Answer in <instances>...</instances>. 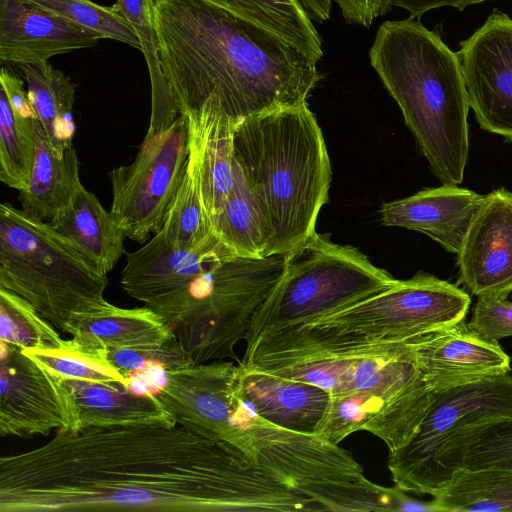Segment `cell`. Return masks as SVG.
<instances>
[{
    "instance_id": "ac0fdd59",
    "label": "cell",
    "mask_w": 512,
    "mask_h": 512,
    "mask_svg": "<svg viewBox=\"0 0 512 512\" xmlns=\"http://www.w3.org/2000/svg\"><path fill=\"white\" fill-rule=\"evenodd\" d=\"M419 373L432 393L470 380L511 372V358L499 344L475 335L465 320L408 339Z\"/></svg>"
},
{
    "instance_id": "30bf717a",
    "label": "cell",
    "mask_w": 512,
    "mask_h": 512,
    "mask_svg": "<svg viewBox=\"0 0 512 512\" xmlns=\"http://www.w3.org/2000/svg\"><path fill=\"white\" fill-rule=\"evenodd\" d=\"M467 291L425 272L311 322L368 340H405L465 320Z\"/></svg>"
},
{
    "instance_id": "ab89813d",
    "label": "cell",
    "mask_w": 512,
    "mask_h": 512,
    "mask_svg": "<svg viewBox=\"0 0 512 512\" xmlns=\"http://www.w3.org/2000/svg\"><path fill=\"white\" fill-rule=\"evenodd\" d=\"M348 23L370 27L379 16L385 15L393 6V0H334Z\"/></svg>"
},
{
    "instance_id": "7402d4cb",
    "label": "cell",
    "mask_w": 512,
    "mask_h": 512,
    "mask_svg": "<svg viewBox=\"0 0 512 512\" xmlns=\"http://www.w3.org/2000/svg\"><path fill=\"white\" fill-rule=\"evenodd\" d=\"M239 365V395L263 420L291 431L316 434L331 399L326 390Z\"/></svg>"
},
{
    "instance_id": "8fae6325",
    "label": "cell",
    "mask_w": 512,
    "mask_h": 512,
    "mask_svg": "<svg viewBox=\"0 0 512 512\" xmlns=\"http://www.w3.org/2000/svg\"><path fill=\"white\" fill-rule=\"evenodd\" d=\"M188 123L180 115L147 134L129 165L109 172L110 212L129 239L143 244L157 234L182 182L188 162Z\"/></svg>"
},
{
    "instance_id": "52a82bcc",
    "label": "cell",
    "mask_w": 512,
    "mask_h": 512,
    "mask_svg": "<svg viewBox=\"0 0 512 512\" xmlns=\"http://www.w3.org/2000/svg\"><path fill=\"white\" fill-rule=\"evenodd\" d=\"M285 255L231 256L198 274L152 310L173 329L194 363L241 361L235 346L285 266Z\"/></svg>"
},
{
    "instance_id": "60d3db41",
    "label": "cell",
    "mask_w": 512,
    "mask_h": 512,
    "mask_svg": "<svg viewBox=\"0 0 512 512\" xmlns=\"http://www.w3.org/2000/svg\"><path fill=\"white\" fill-rule=\"evenodd\" d=\"M0 88L4 90L17 115L26 119H38L28 92L24 88V81L5 67H2L0 72Z\"/></svg>"
},
{
    "instance_id": "4316f807",
    "label": "cell",
    "mask_w": 512,
    "mask_h": 512,
    "mask_svg": "<svg viewBox=\"0 0 512 512\" xmlns=\"http://www.w3.org/2000/svg\"><path fill=\"white\" fill-rule=\"evenodd\" d=\"M68 334L83 345L105 350L161 343L175 335L171 326L148 306L120 308L108 301L77 316Z\"/></svg>"
},
{
    "instance_id": "cb8c5ba5",
    "label": "cell",
    "mask_w": 512,
    "mask_h": 512,
    "mask_svg": "<svg viewBox=\"0 0 512 512\" xmlns=\"http://www.w3.org/2000/svg\"><path fill=\"white\" fill-rule=\"evenodd\" d=\"M455 469L512 471V416L488 417L452 430L435 453V492Z\"/></svg>"
},
{
    "instance_id": "4dcf8cb0",
    "label": "cell",
    "mask_w": 512,
    "mask_h": 512,
    "mask_svg": "<svg viewBox=\"0 0 512 512\" xmlns=\"http://www.w3.org/2000/svg\"><path fill=\"white\" fill-rule=\"evenodd\" d=\"M432 496L435 512H512V471L455 469Z\"/></svg>"
},
{
    "instance_id": "e575fe53",
    "label": "cell",
    "mask_w": 512,
    "mask_h": 512,
    "mask_svg": "<svg viewBox=\"0 0 512 512\" xmlns=\"http://www.w3.org/2000/svg\"><path fill=\"white\" fill-rule=\"evenodd\" d=\"M0 341L23 349L62 348L67 340L26 300L0 288Z\"/></svg>"
},
{
    "instance_id": "7bdbcfd3",
    "label": "cell",
    "mask_w": 512,
    "mask_h": 512,
    "mask_svg": "<svg viewBox=\"0 0 512 512\" xmlns=\"http://www.w3.org/2000/svg\"><path fill=\"white\" fill-rule=\"evenodd\" d=\"M310 18L324 22L329 19L332 0H300Z\"/></svg>"
},
{
    "instance_id": "44dd1931",
    "label": "cell",
    "mask_w": 512,
    "mask_h": 512,
    "mask_svg": "<svg viewBox=\"0 0 512 512\" xmlns=\"http://www.w3.org/2000/svg\"><path fill=\"white\" fill-rule=\"evenodd\" d=\"M188 157L193 162L209 218L223 209L234 183L236 124L221 105L209 100L186 116Z\"/></svg>"
},
{
    "instance_id": "6da1fadb",
    "label": "cell",
    "mask_w": 512,
    "mask_h": 512,
    "mask_svg": "<svg viewBox=\"0 0 512 512\" xmlns=\"http://www.w3.org/2000/svg\"><path fill=\"white\" fill-rule=\"evenodd\" d=\"M313 511L315 503L228 443L174 426L57 431L0 459V512Z\"/></svg>"
},
{
    "instance_id": "9a60e30c",
    "label": "cell",
    "mask_w": 512,
    "mask_h": 512,
    "mask_svg": "<svg viewBox=\"0 0 512 512\" xmlns=\"http://www.w3.org/2000/svg\"><path fill=\"white\" fill-rule=\"evenodd\" d=\"M457 52L479 126L512 141V19L494 9Z\"/></svg>"
},
{
    "instance_id": "836d02e7",
    "label": "cell",
    "mask_w": 512,
    "mask_h": 512,
    "mask_svg": "<svg viewBox=\"0 0 512 512\" xmlns=\"http://www.w3.org/2000/svg\"><path fill=\"white\" fill-rule=\"evenodd\" d=\"M159 232L170 245L185 249L201 244L213 234L198 175L189 157L182 182Z\"/></svg>"
},
{
    "instance_id": "ffe728a7",
    "label": "cell",
    "mask_w": 512,
    "mask_h": 512,
    "mask_svg": "<svg viewBox=\"0 0 512 512\" xmlns=\"http://www.w3.org/2000/svg\"><path fill=\"white\" fill-rule=\"evenodd\" d=\"M483 200L484 195L470 189L443 184L384 203L381 223L424 233L446 251L457 254Z\"/></svg>"
},
{
    "instance_id": "5b68a950",
    "label": "cell",
    "mask_w": 512,
    "mask_h": 512,
    "mask_svg": "<svg viewBox=\"0 0 512 512\" xmlns=\"http://www.w3.org/2000/svg\"><path fill=\"white\" fill-rule=\"evenodd\" d=\"M234 156L271 228L267 256L304 246L317 233L332 180L326 143L307 101L239 122Z\"/></svg>"
},
{
    "instance_id": "603a6c76",
    "label": "cell",
    "mask_w": 512,
    "mask_h": 512,
    "mask_svg": "<svg viewBox=\"0 0 512 512\" xmlns=\"http://www.w3.org/2000/svg\"><path fill=\"white\" fill-rule=\"evenodd\" d=\"M65 380L75 400L77 431L89 427L177 424L152 392H137L118 382Z\"/></svg>"
},
{
    "instance_id": "83f0119b",
    "label": "cell",
    "mask_w": 512,
    "mask_h": 512,
    "mask_svg": "<svg viewBox=\"0 0 512 512\" xmlns=\"http://www.w3.org/2000/svg\"><path fill=\"white\" fill-rule=\"evenodd\" d=\"M210 221L213 233L234 255L268 257L271 228L236 160L232 189L221 212Z\"/></svg>"
},
{
    "instance_id": "4fadbf2b",
    "label": "cell",
    "mask_w": 512,
    "mask_h": 512,
    "mask_svg": "<svg viewBox=\"0 0 512 512\" xmlns=\"http://www.w3.org/2000/svg\"><path fill=\"white\" fill-rule=\"evenodd\" d=\"M239 374L240 365L233 361L194 363L162 371L161 384L153 393L178 425L228 443L251 461L246 431L254 409L239 395Z\"/></svg>"
},
{
    "instance_id": "3957f363",
    "label": "cell",
    "mask_w": 512,
    "mask_h": 512,
    "mask_svg": "<svg viewBox=\"0 0 512 512\" xmlns=\"http://www.w3.org/2000/svg\"><path fill=\"white\" fill-rule=\"evenodd\" d=\"M241 363L250 369L302 381L331 397L366 395L382 404L389 452L419 426L433 393L423 381L405 340H368L312 323L257 338Z\"/></svg>"
},
{
    "instance_id": "1f68e13d",
    "label": "cell",
    "mask_w": 512,
    "mask_h": 512,
    "mask_svg": "<svg viewBox=\"0 0 512 512\" xmlns=\"http://www.w3.org/2000/svg\"><path fill=\"white\" fill-rule=\"evenodd\" d=\"M114 6L136 32L151 82V117L147 134H153L172 124L179 116L173 96L163 76L158 59V44L149 0H116Z\"/></svg>"
},
{
    "instance_id": "e0dca14e",
    "label": "cell",
    "mask_w": 512,
    "mask_h": 512,
    "mask_svg": "<svg viewBox=\"0 0 512 512\" xmlns=\"http://www.w3.org/2000/svg\"><path fill=\"white\" fill-rule=\"evenodd\" d=\"M234 255L213 233L192 248L170 245L160 232L126 253L120 284L131 297L153 309L198 274Z\"/></svg>"
},
{
    "instance_id": "7c38bea8",
    "label": "cell",
    "mask_w": 512,
    "mask_h": 512,
    "mask_svg": "<svg viewBox=\"0 0 512 512\" xmlns=\"http://www.w3.org/2000/svg\"><path fill=\"white\" fill-rule=\"evenodd\" d=\"M512 416V374L482 377L433 394L419 426L400 448L389 452L395 486L417 495L435 492V453L455 428L480 419Z\"/></svg>"
},
{
    "instance_id": "b9f144b4",
    "label": "cell",
    "mask_w": 512,
    "mask_h": 512,
    "mask_svg": "<svg viewBox=\"0 0 512 512\" xmlns=\"http://www.w3.org/2000/svg\"><path fill=\"white\" fill-rule=\"evenodd\" d=\"M486 1L493 0H393V6L407 10L412 18H420L436 8L448 6L463 11L470 5Z\"/></svg>"
},
{
    "instance_id": "5bb4252c",
    "label": "cell",
    "mask_w": 512,
    "mask_h": 512,
    "mask_svg": "<svg viewBox=\"0 0 512 512\" xmlns=\"http://www.w3.org/2000/svg\"><path fill=\"white\" fill-rule=\"evenodd\" d=\"M77 432L78 416L66 380L23 348L0 341V434L31 437Z\"/></svg>"
},
{
    "instance_id": "8992f818",
    "label": "cell",
    "mask_w": 512,
    "mask_h": 512,
    "mask_svg": "<svg viewBox=\"0 0 512 512\" xmlns=\"http://www.w3.org/2000/svg\"><path fill=\"white\" fill-rule=\"evenodd\" d=\"M107 276L49 222L0 205V288L26 300L57 330L107 301Z\"/></svg>"
},
{
    "instance_id": "d6986e66",
    "label": "cell",
    "mask_w": 512,
    "mask_h": 512,
    "mask_svg": "<svg viewBox=\"0 0 512 512\" xmlns=\"http://www.w3.org/2000/svg\"><path fill=\"white\" fill-rule=\"evenodd\" d=\"M101 39L30 0H0V59L45 63L56 55L95 46Z\"/></svg>"
},
{
    "instance_id": "d590c367",
    "label": "cell",
    "mask_w": 512,
    "mask_h": 512,
    "mask_svg": "<svg viewBox=\"0 0 512 512\" xmlns=\"http://www.w3.org/2000/svg\"><path fill=\"white\" fill-rule=\"evenodd\" d=\"M24 350L64 379L129 384V380L110 362L107 350L83 345L73 338L58 349Z\"/></svg>"
},
{
    "instance_id": "7a4b0ae2",
    "label": "cell",
    "mask_w": 512,
    "mask_h": 512,
    "mask_svg": "<svg viewBox=\"0 0 512 512\" xmlns=\"http://www.w3.org/2000/svg\"><path fill=\"white\" fill-rule=\"evenodd\" d=\"M149 7L180 115L214 100L237 125L307 101L322 78L297 48L203 0H149Z\"/></svg>"
},
{
    "instance_id": "ba28073f",
    "label": "cell",
    "mask_w": 512,
    "mask_h": 512,
    "mask_svg": "<svg viewBox=\"0 0 512 512\" xmlns=\"http://www.w3.org/2000/svg\"><path fill=\"white\" fill-rule=\"evenodd\" d=\"M396 280L357 248L316 233L286 255L281 276L252 318L246 343L331 315L383 291Z\"/></svg>"
},
{
    "instance_id": "9c48e42d",
    "label": "cell",
    "mask_w": 512,
    "mask_h": 512,
    "mask_svg": "<svg viewBox=\"0 0 512 512\" xmlns=\"http://www.w3.org/2000/svg\"><path fill=\"white\" fill-rule=\"evenodd\" d=\"M251 461L314 501L321 511H410L414 499L364 476L352 455L317 434L275 426L258 414L248 427Z\"/></svg>"
},
{
    "instance_id": "f35d334b",
    "label": "cell",
    "mask_w": 512,
    "mask_h": 512,
    "mask_svg": "<svg viewBox=\"0 0 512 512\" xmlns=\"http://www.w3.org/2000/svg\"><path fill=\"white\" fill-rule=\"evenodd\" d=\"M467 326L479 338L499 344L501 339L512 336V302L478 298Z\"/></svg>"
},
{
    "instance_id": "74e56055",
    "label": "cell",
    "mask_w": 512,
    "mask_h": 512,
    "mask_svg": "<svg viewBox=\"0 0 512 512\" xmlns=\"http://www.w3.org/2000/svg\"><path fill=\"white\" fill-rule=\"evenodd\" d=\"M107 355L127 379L147 370L169 371L194 364L176 335L161 343L109 349Z\"/></svg>"
},
{
    "instance_id": "f546056e",
    "label": "cell",
    "mask_w": 512,
    "mask_h": 512,
    "mask_svg": "<svg viewBox=\"0 0 512 512\" xmlns=\"http://www.w3.org/2000/svg\"><path fill=\"white\" fill-rule=\"evenodd\" d=\"M249 21L297 48L316 63L322 41L300 0H203Z\"/></svg>"
},
{
    "instance_id": "2e32d148",
    "label": "cell",
    "mask_w": 512,
    "mask_h": 512,
    "mask_svg": "<svg viewBox=\"0 0 512 512\" xmlns=\"http://www.w3.org/2000/svg\"><path fill=\"white\" fill-rule=\"evenodd\" d=\"M458 284L478 298L512 295V191L484 195L457 253Z\"/></svg>"
},
{
    "instance_id": "277c9868",
    "label": "cell",
    "mask_w": 512,
    "mask_h": 512,
    "mask_svg": "<svg viewBox=\"0 0 512 512\" xmlns=\"http://www.w3.org/2000/svg\"><path fill=\"white\" fill-rule=\"evenodd\" d=\"M369 58L432 173L442 184H460L469 154L470 104L457 52L410 17L382 23Z\"/></svg>"
},
{
    "instance_id": "484cf974",
    "label": "cell",
    "mask_w": 512,
    "mask_h": 512,
    "mask_svg": "<svg viewBox=\"0 0 512 512\" xmlns=\"http://www.w3.org/2000/svg\"><path fill=\"white\" fill-rule=\"evenodd\" d=\"M49 223L104 275L114 269L125 252L122 228L84 186Z\"/></svg>"
},
{
    "instance_id": "d6a6232c",
    "label": "cell",
    "mask_w": 512,
    "mask_h": 512,
    "mask_svg": "<svg viewBox=\"0 0 512 512\" xmlns=\"http://www.w3.org/2000/svg\"><path fill=\"white\" fill-rule=\"evenodd\" d=\"M17 115L0 88V180L12 189L24 190L35 156V121Z\"/></svg>"
},
{
    "instance_id": "f1b7e54d",
    "label": "cell",
    "mask_w": 512,
    "mask_h": 512,
    "mask_svg": "<svg viewBox=\"0 0 512 512\" xmlns=\"http://www.w3.org/2000/svg\"><path fill=\"white\" fill-rule=\"evenodd\" d=\"M19 68L27 83L29 99L55 151L73 145L75 86L68 76L49 62L23 64Z\"/></svg>"
},
{
    "instance_id": "d4e9b609",
    "label": "cell",
    "mask_w": 512,
    "mask_h": 512,
    "mask_svg": "<svg viewBox=\"0 0 512 512\" xmlns=\"http://www.w3.org/2000/svg\"><path fill=\"white\" fill-rule=\"evenodd\" d=\"M35 156L27 187L19 191L21 210L29 217L51 221L72 202L83 186L79 159L74 145L63 153L53 149L41 126L35 121Z\"/></svg>"
},
{
    "instance_id": "8d00e7d4",
    "label": "cell",
    "mask_w": 512,
    "mask_h": 512,
    "mask_svg": "<svg viewBox=\"0 0 512 512\" xmlns=\"http://www.w3.org/2000/svg\"><path fill=\"white\" fill-rule=\"evenodd\" d=\"M59 17L89 30L101 39H113L141 50L139 38L127 19L113 5L92 0H30Z\"/></svg>"
}]
</instances>
